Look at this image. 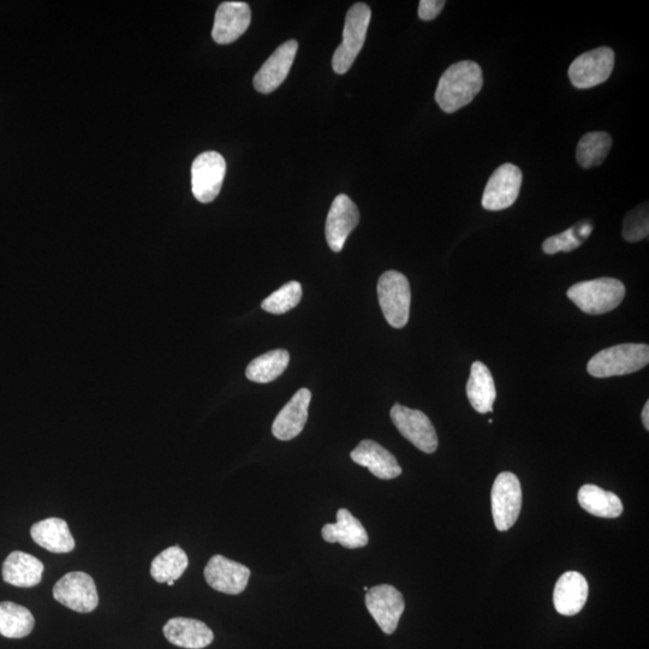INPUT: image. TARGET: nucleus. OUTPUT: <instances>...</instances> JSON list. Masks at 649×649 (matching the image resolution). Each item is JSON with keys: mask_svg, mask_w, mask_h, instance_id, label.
I'll return each mask as SVG.
<instances>
[{"mask_svg": "<svg viewBox=\"0 0 649 649\" xmlns=\"http://www.w3.org/2000/svg\"><path fill=\"white\" fill-rule=\"evenodd\" d=\"M642 422L646 430H649V402L645 404V408L642 410Z\"/></svg>", "mask_w": 649, "mask_h": 649, "instance_id": "72a5a7b5", "label": "nucleus"}, {"mask_svg": "<svg viewBox=\"0 0 649 649\" xmlns=\"http://www.w3.org/2000/svg\"><path fill=\"white\" fill-rule=\"evenodd\" d=\"M302 299V287L299 282L284 284L261 303V308L270 314H285L299 305Z\"/></svg>", "mask_w": 649, "mask_h": 649, "instance_id": "c756f323", "label": "nucleus"}, {"mask_svg": "<svg viewBox=\"0 0 649 649\" xmlns=\"http://www.w3.org/2000/svg\"><path fill=\"white\" fill-rule=\"evenodd\" d=\"M44 564L28 553H10L3 564V580L11 586L31 588L43 580Z\"/></svg>", "mask_w": 649, "mask_h": 649, "instance_id": "4be33fe9", "label": "nucleus"}, {"mask_svg": "<svg viewBox=\"0 0 649 649\" xmlns=\"http://www.w3.org/2000/svg\"><path fill=\"white\" fill-rule=\"evenodd\" d=\"M467 396L476 412L480 414L493 412V403L497 398L496 385L490 369L480 361L474 362L470 368Z\"/></svg>", "mask_w": 649, "mask_h": 649, "instance_id": "b1692460", "label": "nucleus"}, {"mask_svg": "<svg viewBox=\"0 0 649 649\" xmlns=\"http://www.w3.org/2000/svg\"><path fill=\"white\" fill-rule=\"evenodd\" d=\"M53 597L68 609L89 613L97 609L99 595L92 576L81 571L64 575L53 588Z\"/></svg>", "mask_w": 649, "mask_h": 649, "instance_id": "1a4fd4ad", "label": "nucleus"}, {"mask_svg": "<svg viewBox=\"0 0 649 649\" xmlns=\"http://www.w3.org/2000/svg\"><path fill=\"white\" fill-rule=\"evenodd\" d=\"M649 362L647 344H619L601 350L587 366V371L594 378H610L640 371Z\"/></svg>", "mask_w": 649, "mask_h": 649, "instance_id": "f03ea898", "label": "nucleus"}, {"mask_svg": "<svg viewBox=\"0 0 649 649\" xmlns=\"http://www.w3.org/2000/svg\"><path fill=\"white\" fill-rule=\"evenodd\" d=\"M612 147V138L604 132L587 133L577 145L576 159L583 169H592L604 163Z\"/></svg>", "mask_w": 649, "mask_h": 649, "instance_id": "c85d7f7f", "label": "nucleus"}, {"mask_svg": "<svg viewBox=\"0 0 649 649\" xmlns=\"http://www.w3.org/2000/svg\"><path fill=\"white\" fill-rule=\"evenodd\" d=\"M297 50H299V44L296 40H289L279 46L256 73L254 77L256 91L263 94L275 92L287 79L290 69L293 67Z\"/></svg>", "mask_w": 649, "mask_h": 649, "instance_id": "2eb2a0df", "label": "nucleus"}, {"mask_svg": "<svg viewBox=\"0 0 649 649\" xmlns=\"http://www.w3.org/2000/svg\"><path fill=\"white\" fill-rule=\"evenodd\" d=\"M391 420L402 436L425 454L438 449V436L430 419L420 410L410 409L397 403L391 409Z\"/></svg>", "mask_w": 649, "mask_h": 649, "instance_id": "0eeeda50", "label": "nucleus"}, {"mask_svg": "<svg viewBox=\"0 0 649 649\" xmlns=\"http://www.w3.org/2000/svg\"><path fill=\"white\" fill-rule=\"evenodd\" d=\"M371 17L372 10L365 3H357L348 11L342 44L337 47L332 58V68L335 73L339 75L348 73L351 65L354 64L365 45Z\"/></svg>", "mask_w": 649, "mask_h": 649, "instance_id": "20e7f679", "label": "nucleus"}, {"mask_svg": "<svg viewBox=\"0 0 649 649\" xmlns=\"http://www.w3.org/2000/svg\"><path fill=\"white\" fill-rule=\"evenodd\" d=\"M189 559L180 546H172L153 559L151 575L158 583H168L181 579L187 570Z\"/></svg>", "mask_w": 649, "mask_h": 649, "instance_id": "cd10ccee", "label": "nucleus"}, {"mask_svg": "<svg viewBox=\"0 0 649 649\" xmlns=\"http://www.w3.org/2000/svg\"><path fill=\"white\" fill-rule=\"evenodd\" d=\"M225 174L226 163L222 154H200L192 166V189L195 199L202 204H210L222 190Z\"/></svg>", "mask_w": 649, "mask_h": 649, "instance_id": "9d476101", "label": "nucleus"}, {"mask_svg": "<svg viewBox=\"0 0 649 649\" xmlns=\"http://www.w3.org/2000/svg\"><path fill=\"white\" fill-rule=\"evenodd\" d=\"M444 0H421L419 5V17L424 21L437 19L445 7Z\"/></svg>", "mask_w": 649, "mask_h": 649, "instance_id": "473e14b6", "label": "nucleus"}, {"mask_svg": "<svg viewBox=\"0 0 649 649\" xmlns=\"http://www.w3.org/2000/svg\"><path fill=\"white\" fill-rule=\"evenodd\" d=\"M311 400L312 394L308 389L297 391L273 421V436L282 442H289V440L299 437L307 424Z\"/></svg>", "mask_w": 649, "mask_h": 649, "instance_id": "f3484780", "label": "nucleus"}, {"mask_svg": "<svg viewBox=\"0 0 649 649\" xmlns=\"http://www.w3.org/2000/svg\"><path fill=\"white\" fill-rule=\"evenodd\" d=\"M592 230V225L589 224L576 225L575 228L564 231L562 234L547 238L543 244L544 252L549 255L559 252H571V250L581 246Z\"/></svg>", "mask_w": 649, "mask_h": 649, "instance_id": "7c9ffc66", "label": "nucleus"}, {"mask_svg": "<svg viewBox=\"0 0 649 649\" xmlns=\"http://www.w3.org/2000/svg\"><path fill=\"white\" fill-rule=\"evenodd\" d=\"M615 68V52L610 47H599L582 53L569 68L571 83L576 88L588 89L601 85Z\"/></svg>", "mask_w": 649, "mask_h": 649, "instance_id": "6e6552de", "label": "nucleus"}, {"mask_svg": "<svg viewBox=\"0 0 649 649\" xmlns=\"http://www.w3.org/2000/svg\"><path fill=\"white\" fill-rule=\"evenodd\" d=\"M522 171L514 164H503L488 180L482 207L487 211H503L515 204L522 186Z\"/></svg>", "mask_w": 649, "mask_h": 649, "instance_id": "9b49d317", "label": "nucleus"}, {"mask_svg": "<svg viewBox=\"0 0 649 649\" xmlns=\"http://www.w3.org/2000/svg\"><path fill=\"white\" fill-rule=\"evenodd\" d=\"M204 575L206 582L214 591L237 595L246 591L250 570L246 565L217 555L207 563Z\"/></svg>", "mask_w": 649, "mask_h": 649, "instance_id": "4468645a", "label": "nucleus"}, {"mask_svg": "<svg viewBox=\"0 0 649 649\" xmlns=\"http://www.w3.org/2000/svg\"><path fill=\"white\" fill-rule=\"evenodd\" d=\"M378 299L384 317L395 329H402L409 321L412 291L406 276L387 271L378 282Z\"/></svg>", "mask_w": 649, "mask_h": 649, "instance_id": "39448f33", "label": "nucleus"}, {"mask_svg": "<svg viewBox=\"0 0 649 649\" xmlns=\"http://www.w3.org/2000/svg\"><path fill=\"white\" fill-rule=\"evenodd\" d=\"M359 222V208L348 195H338L332 202L326 220V241L333 252H341Z\"/></svg>", "mask_w": 649, "mask_h": 649, "instance_id": "ddd939ff", "label": "nucleus"}, {"mask_svg": "<svg viewBox=\"0 0 649 649\" xmlns=\"http://www.w3.org/2000/svg\"><path fill=\"white\" fill-rule=\"evenodd\" d=\"M366 606L374 621L385 634H394L406 609L403 595L390 585H380L368 589Z\"/></svg>", "mask_w": 649, "mask_h": 649, "instance_id": "f8f14e48", "label": "nucleus"}, {"mask_svg": "<svg viewBox=\"0 0 649 649\" xmlns=\"http://www.w3.org/2000/svg\"><path fill=\"white\" fill-rule=\"evenodd\" d=\"M492 514L499 532L515 525L522 508L521 482L515 474L500 473L492 488Z\"/></svg>", "mask_w": 649, "mask_h": 649, "instance_id": "423d86ee", "label": "nucleus"}, {"mask_svg": "<svg viewBox=\"0 0 649 649\" xmlns=\"http://www.w3.org/2000/svg\"><path fill=\"white\" fill-rule=\"evenodd\" d=\"M588 582L576 571H568L559 577L553 592V604L562 616H575L581 612L588 599Z\"/></svg>", "mask_w": 649, "mask_h": 649, "instance_id": "6ab92c4d", "label": "nucleus"}, {"mask_svg": "<svg viewBox=\"0 0 649 649\" xmlns=\"http://www.w3.org/2000/svg\"><path fill=\"white\" fill-rule=\"evenodd\" d=\"M648 207L647 204L635 208L624 218L623 237L629 242H639L648 237Z\"/></svg>", "mask_w": 649, "mask_h": 649, "instance_id": "2f4dec72", "label": "nucleus"}, {"mask_svg": "<svg viewBox=\"0 0 649 649\" xmlns=\"http://www.w3.org/2000/svg\"><path fill=\"white\" fill-rule=\"evenodd\" d=\"M35 619L25 606L3 601L0 603V635L22 639L32 633Z\"/></svg>", "mask_w": 649, "mask_h": 649, "instance_id": "a878e982", "label": "nucleus"}, {"mask_svg": "<svg viewBox=\"0 0 649 649\" xmlns=\"http://www.w3.org/2000/svg\"><path fill=\"white\" fill-rule=\"evenodd\" d=\"M290 355L287 350L278 349L269 351L256 357L249 363L246 377L253 383L267 384L276 380L288 368Z\"/></svg>", "mask_w": 649, "mask_h": 649, "instance_id": "bb28decb", "label": "nucleus"}, {"mask_svg": "<svg viewBox=\"0 0 649 649\" xmlns=\"http://www.w3.org/2000/svg\"><path fill=\"white\" fill-rule=\"evenodd\" d=\"M323 538L326 543L341 544L345 549H361L368 544V534L362 523L347 509H339L337 523L323 527Z\"/></svg>", "mask_w": 649, "mask_h": 649, "instance_id": "412c9836", "label": "nucleus"}, {"mask_svg": "<svg viewBox=\"0 0 649 649\" xmlns=\"http://www.w3.org/2000/svg\"><path fill=\"white\" fill-rule=\"evenodd\" d=\"M168 585H169V586H174V585H175V582H174V581H169V582H168Z\"/></svg>", "mask_w": 649, "mask_h": 649, "instance_id": "f704fd0d", "label": "nucleus"}, {"mask_svg": "<svg viewBox=\"0 0 649 649\" xmlns=\"http://www.w3.org/2000/svg\"><path fill=\"white\" fill-rule=\"evenodd\" d=\"M350 457L355 463L367 468L375 478L381 480L396 479L402 474V468L396 457L373 440H362L351 451Z\"/></svg>", "mask_w": 649, "mask_h": 649, "instance_id": "a211bd4d", "label": "nucleus"}, {"mask_svg": "<svg viewBox=\"0 0 649 649\" xmlns=\"http://www.w3.org/2000/svg\"><path fill=\"white\" fill-rule=\"evenodd\" d=\"M567 295L583 313L601 315L621 305L625 287L618 279L598 278L573 285Z\"/></svg>", "mask_w": 649, "mask_h": 649, "instance_id": "7ed1b4c3", "label": "nucleus"}, {"mask_svg": "<svg viewBox=\"0 0 649 649\" xmlns=\"http://www.w3.org/2000/svg\"><path fill=\"white\" fill-rule=\"evenodd\" d=\"M250 21L252 13L247 3L225 2L219 5L214 19L213 40L219 45L234 43L246 33Z\"/></svg>", "mask_w": 649, "mask_h": 649, "instance_id": "dca6fc26", "label": "nucleus"}, {"mask_svg": "<svg viewBox=\"0 0 649 649\" xmlns=\"http://www.w3.org/2000/svg\"><path fill=\"white\" fill-rule=\"evenodd\" d=\"M35 543L52 553H69L75 549V540L68 523L62 518H47L31 528Z\"/></svg>", "mask_w": 649, "mask_h": 649, "instance_id": "5701e85b", "label": "nucleus"}, {"mask_svg": "<svg viewBox=\"0 0 649 649\" xmlns=\"http://www.w3.org/2000/svg\"><path fill=\"white\" fill-rule=\"evenodd\" d=\"M484 86V75L478 63L463 61L452 64L440 77L436 101L445 113H455L472 103Z\"/></svg>", "mask_w": 649, "mask_h": 649, "instance_id": "f257e3e1", "label": "nucleus"}, {"mask_svg": "<svg viewBox=\"0 0 649 649\" xmlns=\"http://www.w3.org/2000/svg\"><path fill=\"white\" fill-rule=\"evenodd\" d=\"M164 635L172 645L187 649H202L214 640L213 631L198 619L176 617L164 625Z\"/></svg>", "mask_w": 649, "mask_h": 649, "instance_id": "aec40b11", "label": "nucleus"}, {"mask_svg": "<svg viewBox=\"0 0 649 649\" xmlns=\"http://www.w3.org/2000/svg\"><path fill=\"white\" fill-rule=\"evenodd\" d=\"M577 499L583 510L597 517L617 518L623 514L622 500L615 493L595 485L582 486Z\"/></svg>", "mask_w": 649, "mask_h": 649, "instance_id": "393cba45", "label": "nucleus"}]
</instances>
